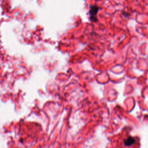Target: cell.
<instances>
[{
  "mask_svg": "<svg viewBox=\"0 0 148 148\" xmlns=\"http://www.w3.org/2000/svg\"><path fill=\"white\" fill-rule=\"evenodd\" d=\"M99 8L97 6H91L90 9V19L92 21H97V14L98 13Z\"/></svg>",
  "mask_w": 148,
  "mask_h": 148,
  "instance_id": "1",
  "label": "cell"
},
{
  "mask_svg": "<svg viewBox=\"0 0 148 148\" xmlns=\"http://www.w3.org/2000/svg\"><path fill=\"white\" fill-rule=\"evenodd\" d=\"M135 139L132 138L131 136H129L125 141H124V144L125 146H130L131 145H132V144H134L135 143Z\"/></svg>",
  "mask_w": 148,
  "mask_h": 148,
  "instance_id": "2",
  "label": "cell"
}]
</instances>
